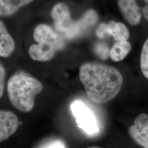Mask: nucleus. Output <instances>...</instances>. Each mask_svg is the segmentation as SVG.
Masks as SVG:
<instances>
[{
	"instance_id": "nucleus-1",
	"label": "nucleus",
	"mask_w": 148,
	"mask_h": 148,
	"mask_svg": "<svg viewBox=\"0 0 148 148\" xmlns=\"http://www.w3.org/2000/svg\"><path fill=\"white\" fill-rule=\"evenodd\" d=\"M79 77L88 98L105 103L119 94L123 79L116 68L96 62H88L79 68Z\"/></svg>"
},
{
	"instance_id": "nucleus-2",
	"label": "nucleus",
	"mask_w": 148,
	"mask_h": 148,
	"mask_svg": "<svg viewBox=\"0 0 148 148\" xmlns=\"http://www.w3.org/2000/svg\"><path fill=\"white\" fill-rule=\"evenodd\" d=\"M56 32L66 39H74L84 34L94 26L99 19L97 12L93 9H88L78 19L72 18L69 7L64 3H57L51 12Z\"/></svg>"
},
{
	"instance_id": "nucleus-3",
	"label": "nucleus",
	"mask_w": 148,
	"mask_h": 148,
	"mask_svg": "<svg viewBox=\"0 0 148 148\" xmlns=\"http://www.w3.org/2000/svg\"><path fill=\"white\" fill-rule=\"evenodd\" d=\"M42 84L26 72L18 71L7 83L8 98L17 110L29 112L34 106L35 97L42 92Z\"/></svg>"
},
{
	"instance_id": "nucleus-4",
	"label": "nucleus",
	"mask_w": 148,
	"mask_h": 148,
	"mask_svg": "<svg viewBox=\"0 0 148 148\" xmlns=\"http://www.w3.org/2000/svg\"><path fill=\"white\" fill-rule=\"evenodd\" d=\"M33 37L37 44L29 47L28 53L33 60L46 62L53 58L57 51L65 45L63 37L47 24H39L35 27Z\"/></svg>"
},
{
	"instance_id": "nucleus-5",
	"label": "nucleus",
	"mask_w": 148,
	"mask_h": 148,
	"mask_svg": "<svg viewBox=\"0 0 148 148\" xmlns=\"http://www.w3.org/2000/svg\"><path fill=\"white\" fill-rule=\"evenodd\" d=\"M70 108L79 128L90 136L98 133L99 125L97 119L87 105L82 101L75 100L71 103Z\"/></svg>"
},
{
	"instance_id": "nucleus-6",
	"label": "nucleus",
	"mask_w": 148,
	"mask_h": 148,
	"mask_svg": "<svg viewBox=\"0 0 148 148\" xmlns=\"http://www.w3.org/2000/svg\"><path fill=\"white\" fill-rule=\"evenodd\" d=\"M95 33L96 36L99 38L113 37L115 42L126 41L130 37V32L124 24L114 21L100 23L96 29Z\"/></svg>"
},
{
	"instance_id": "nucleus-7",
	"label": "nucleus",
	"mask_w": 148,
	"mask_h": 148,
	"mask_svg": "<svg viewBox=\"0 0 148 148\" xmlns=\"http://www.w3.org/2000/svg\"><path fill=\"white\" fill-rule=\"evenodd\" d=\"M128 133L138 145L148 148V114H138L134 120V124L128 128Z\"/></svg>"
},
{
	"instance_id": "nucleus-8",
	"label": "nucleus",
	"mask_w": 148,
	"mask_h": 148,
	"mask_svg": "<svg viewBox=\"0 0 148 148\" xmlns=\"http://www.w3.org/2000/svg\"><path fill=\"white\" fill-rule=\"evenodd\" d=\"M18 124V117L14 112L0 110V143L14 134Z\"/></svg>"
},
{
	"instance_id": "nucleus-9",
	"label": "nucleus",
	"mask_w": 148,
	"mask_h": 148,
	"mask_svg": "<svg viewBox=\"0 0 148 148\" xmlns=\"http://www.w3.org/2000/svg\"><path fill=\"white\" fill-rule=\"evenodd\" d=\"M117 5L124 19L131 25H137L141 18V9L136 0H118Z\"/></svg>"
},
{
	"instance_id": "nucleus-10",
	"label": "nucleus",
	"mask_w": 148,
	"mask_h": 148,
	"mask_svg": "<svg viewBox=\"0 0 148 148\" xmlns=\"http://www.w3.org/2000/svg\"><path fill=\"white\" fill-rule=\"evenodd\" d=\"M15 49V42L3 22L0 20V56L8 58Z\"/></svg>"
},
{
	"instance_id": "nucleus-11",
	"label": "nucleus",
	"mask_w": 148,
	"mask_h": 148,
	"mask_svg": "<svg viewBox=\"0 0 148 148\" xmlns=\"http://www.w3.org/2000/svg\"><path fill=\"white\" fill-rule=\"evenodd\" d=\"M34 0H0V16H12Z\"/></svg>"
},
{
	"instance_id": "nucleus-12",
	"label": "nucleus",
	"mask_w": 148,
	"mask_h": 148,
	"mask_svg": "<svg viewBox=\"0 0 148 148\" xmlns=\"http://www.w3.org/2000/svg\"><path fill=\"white\" fill-rule=\"evenodd\" d=\"M131 50L130 43L126 41H116L111 47L109 56L112 60L119 62L123 60Z\"/></svg>"
},
{
	"instance_id": "nucleus-13",
	"label": "nucleus",
	"mask_w": 148,
	"mask_h": 148,
	"mask_svg": "<svg viewBox=\"0 0 148 148\" xmlns=\"http://www.w3.org/2000/svg\"><path fill=\"white\" fill-rule=\"evenodd\" d=\"M140 65L142 73L148 79V38L142 48L140 58Z\"/></svg>"
},
{
	"instance_id": "nucleus-14",
	"label": "nucleus",
	"mask_w": 148,
	"mask_h": 148,
	"mask_svg": "<svg viewBox=\"0 0 148 148\" xmlns=\"http://www.w3.org/2000/svg\"><path fill=\"white\" fill-rule=\"evenodd\" d=\"M37 148H66V147L63 140L52 138L41 143Z\"/></svg>"
},
{
	"instance_id": "nucleus-15",
	"label": "nucleus",
	"mask_w": 148,
	"mask_h": 148,
	"mask_svg": "<svg viewBox=\"0 0 148 148\" xmlns=\"http://www.w3.org/2000/svg\"><path fill=\"white\" fill-rule=\"evenodd\" d=\"M95 52L98 56H99L102 59H106L108 56L109 52L108 49L106 46H104L103 44H97L95 47Z\"/></svg>"
},
{
	"instance_id": "nucleus-16",
	"label": "nucleus",
	"mask_w": 148,
	"mask_h": 148,
	"mask_svg": "<svg viewBox=\"0 0 148 148\" xmlns=\"http://www.w3.org/2000/svg\"><path fill=\"white\" fill-rule=\"evenodd\" d=\"M5 76H6V71H5V67L0 62V98L3 95V91H4Z\"/></svg>"
},
{
	"instance_id": "nucleus-17",
	"label": "nucleus",
	"mask_w": 148,
	"mask_h": 148,
	"mask_svg": "<svg viewBox=\"0 0 148 148\" xmlns=\"http://www.w3.org/2000/svg\"><path fill=\"white\" fill-rule=\"evenodd\" d=\"M143 13L145 20L148 21V5H145L143 8Z\"/></svg>"
},
{
	"instance_id": "nucleus-18",
	"label": "nucleus",
	"mask_w": 148,
	"mask_h": 148,
	"mask_svg": "<svg viewBox=\"0 0 148 148\" xmlns=\"http://www.w3.org/2000/svg\"><path fill=\"white\" fill-rule=\"evenodd\" d=\"M87 148H101V147H97V146H92V147H87Z\"/></svg>"
},
{
	"instance_id": "nucleus-19",
	"label": "nucleus",
	"mask_w": 148,
	"mask_h": 148,
	"mask_svg": "<svg viewBox=\"0 0 148 148\" xmlns=\"http://www.w3.org/2000/svg\"><path fill=\"white\" fill-rule=\"evenodd\" d=\"M143 1H145L146 3H148V0H143Z\"/></svg>"
}]
</instances>
